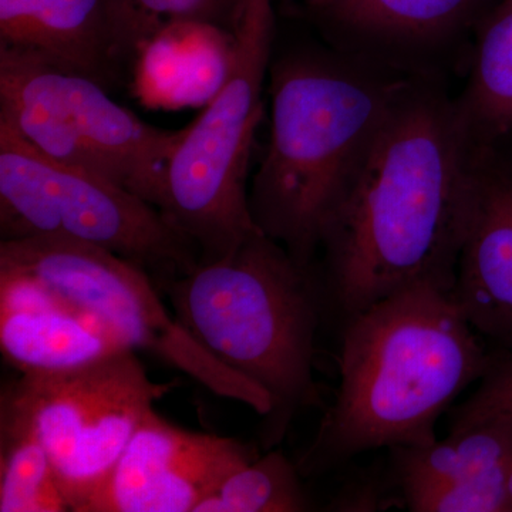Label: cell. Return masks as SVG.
<instances>
[{
	"label": "cell",
	"instance_id": "cell-1",
	"mask_svg": "<svg viewBox=\"0 0 512 512\" xmlns=\"http://www.w3.org/2000/svg\"><path fill=\"white\" fill-rule=\"evenodd\" d=\"M477 141L460 106L404 89L323 238L346 319L400 289H454Z\"/></svg>",
	"mask_w": 512,
	"mask_h": 512
},
{
	"label": "cell",
	"instance_id": "cell-2",
	"mask_svg": "<svg viewBox=\"0 0 512 512\" xmlns=\"http://www.w3.org/2000/svg\"><path fill=\"white\" fill-rule=\"evenodd\" d=\"M454 289L416 284L348 318L340 384L302 476H318L379 448L436 443V423L458 394L480 382L488 350Z\"/></svg>",
	"mask_w": 512,
	"mask_h": 512
},
{
	"label": "cell",
	"instance_id": "cell-3",
	"mask_svg": "<svg viewBox=\"0 0 512 512\" xmlns=\"http://www.w3.org/2000/svg\"><path fill=\"white\" fill-rule=\"evenodd\" d=\"M406 84L326 53L271 66V134L249 191L255 227L313 268L323 238Z\"/></svg>",
	"mask_w": 512,
	"mask_h": 512
},
{
	"label": "cell",
	"instance_id": "cell-4",
	"mask_svg": "<svg viewBox=\"0 0 512 512\" xmlns=\"http://www.w3.org/2000/svg\"><path fill=\"white\" fill-rule=\"evenodd\" d=\"M177 318L205 349L271 396L261 444L272 450L293 419L318 406L315 343L326 288L261 231L234 251L158 282Z\"/></svg>",
	"mask_w": 512,
	"mask_h": 512
},
{
	"label": "cell",
	"instance_id": "cell-5",
	"mask_svg": "<svg viewBox=\"0 0 512 512\" xmlns=\"http://www.w3.org/2000/svg\"><path fill=\"white\" fill-rule=\"evenodd\" d=\"M271 0L239 3L224 79L168 161L160 211L200 254L215 261L259 231L247 188L256 128L264 116L271 64Z\"/></svg>",
	"mask_w": 512,
	"mask_h": 512
},
{
	"label": "cell",
	"instance_id": "cell-6",
	"mask_svg": "<svg viewBox=\"0 0 512 512\" xmlns=\"http://www.w3.org/2000/svg\"><path fill=\"white\" fill-rule=\"evenodd\" d=\"M0 121L60 163L100 175L160 210L185 133L151 126L106 87L35 50L0 46Z\"/></svg>",
	"mask_w": 512,
	"mask_h": 512
},
{
	"label": "cell",
	"instance_id": "cell-7",
	"mask_svg": "<svg viewBox=\"0 0 512 512\" xmlns=\"http://www.w3.org/2000/svg\"><path fill=\"white\" fill-rule=\"evenodd\" d=\"M2 241L70 239L107 249L143 268L154 282L200 264L194 245L150 202L100 175L60 163L0 121Z\"/></svg>",
	"mask_w": 512,
	"mask_h": 512
},
{
	"label": "cell",
	"instance_id": "cell-8",
	"mask_svg": "<svg viewBox=\"0 0 512 512\" xmlns=\"http://www.w3.org/2000/svg\"><path fill=\"white\" fill-rule=\"evenodd\" d=\"M0 268L35 276L96 316L127 349L153 356L211 393L251 407L262 419L271 413V396L205 349L151 275L133 262L83 242L33 237L0 242Z\"/></svg>",
	"mask_w": 512,
	"mask_h": 512
},
{
	"label": "cell",
	"instance_id": "cell-9",
	"mask_svg": "<svg viewBox=\"0 0 512 512\" xmlns=\"http://www.w3.org/2000/svg\"><path fill=\"white\" fill-rule=\"evenodd\" d=\"M10 389L25 404L55 466L70 510L82 512L168 392L133 350L72 372L20 375Z\"/></svg>",
	"mask_w": 512,
	"mask_h": 512
},
{
	"label": "cell",
	"instance_id": "cell-10",
	"mask_svg": "<svg viewBox=\"0 0 512 512\" xmlns=\"http://www.w3.org/2000/svg\"><path fill=\"white\" fill-rule=\"evenodd\" d=\"M258 456L249 444L183 429L153 409L82 512H194Z\"/></svg>",
	"mask_w": 512,
	"mask_h": 512
},
{
	"label": "cell",
	"instance_id": "cell-11",
	"mask_svg": "<svg viewBox=\"0 0 512 512\" xmlns=\"http://www.w3.org/2000/svg\"><path fill=\"white\" fill-rule=\"evenodd\" d=\"M454 295L478 335L512 352V160L478 143Z\"/></svg>",
	"mask_w": 512,
	"mask_h": 512
},
{
	"label": "cell",
	"instance_id": "cell-12",
	"mask_svg": "<svg viewBox=\"0 0 512 512\" xmlns=\"http://www.w3.org/2000/svg\"><path fill=\"white\" fill-rule=\"evenodd\" d=\"M0 350L20 375H55L130 349L35 276L0 268Z\"/></svg>",
	"mask_w": 512,
	"mask_h": 512
},
{
	"label": "cell",
	"instance_id": "cell-13",
	"mask_svg": "<svg viewBox=\"0 0 512 512\" xmlns=\"http://www.w3.org/2000/svg\"><path fill=\"white\" fill-rule=\"evenodd\" d=\"M0 46L35 50L104 87L124 66L116 0H0Z\"/></svg>",
	"mask_w": 512,
	"mask_h": 512
},
{
	"label": "cell",
	"instance_id": "cell-14",
	"mask_svg": "<svg viewBox=\"0 0 512 512\" xmlns=\"http://www.w3.org/2000/svg\"><path fill=\"white\" fill-rule=\"evenodd\" d=\"M52 458L25 404L3 384L0 393V512H66Z\"/></svg>",
	"mask_w": 512,
	"mask_h": 512
},
{
	"label": "cell",
	"instance_id": "cell-15",
	"mask_svg": "<svg viewBox=\"0 0 512 512\" xmlns=\"http://www.w3.org/2000/svg\"><path fill=\"white\" fill-rule=\"evenodd\" d=\"M400 487L504 473L512 461V414H501L424 447L393 448Z\"/></svg>",
	"mask_w": 512,
	"mask_h": 512
},
{
	"label": "cell",
	"instance_id": "cell-16",
	"mask_svg": "<svg viewBox=\"0 0 512 512\" xmlns=\"http://www.w3.org/2000/svg\"><path fill=\"white\" fill-rule=\"evenodd\" d=\"M460 110L477 143L512 133V0H501L481 33Z\"/></svg>",
	"mask_w": 512,
	"mask_h": 512
},
{
	"label": "cell",
	"instance_id": "cell-17",
	"mask_svg": "<svg viewBox=\"0 0 512 512\" xmlns=\"http://www.w3.org/2000/svg\"><path fill=\"white\" fill-rule=\"evenodd\" d=\"M301 476L296 464L272 448L229 474L194 512L309 511Z\"/></svg>",
	"mask_w": 512,
	"mask_h": 512
},
{
	"label": "cell",
	"instance_id": "cell-18",
	"mask_svg": "<svg viewBox=\"0 0 512 512\" xmlns=\"http://www.w3.org/2000/svg\"><path fill=\"white\" fill-rule=\"evenodd\" d=\"M237 0H116L117 46L124 64L177 26H220L238 18Z\"/></svg>",
	"mask_w": 512,
	"mask_h": 512
},
{
	"label": "cell",
	"instance_id": "cell-19",
	"mask_svg": "<svg viewBox=\"0 0 512 512\" xmlns=\"http://www.w3.org/2000/svg\"><path fill=\"white\" fill-rule=\"evenodd\" d=\"M476 0H335L339 22L360 32L400 37L439 33Z\"/></svg>",
	"mask_w": 512,
	"mask_h": 512
},
{
	"label": "cell",
	"instance_id": "cell-20",
	"mask_svg": "<svg viewBox=\"0 0 512 512\" xmlns=\"http://www.w3.org/2000/svg\"><path fill=\"white\" fill-rule=\"evenodd\" d=\"M507 474L402 488L403 497L413 512H512Z\"/></svg>",
	"mask_w": 512,
	"mask_h": 512
},
{
	"label": "cell",
	"instance_id": "cell-21",
	"mask_svg": "<svg viewBox=\"0 0 512 512\" xmlns=\"http://www.w3.org/2000/svg\"><path fill=\"white\" fill-rule=\"evenodd\" d=\"M501 414H512V352L493 346L476 392L451 412L448 434L461 433Z\"/></svg>",
	"mask_w": 512,
	"mask_h": 512
},
{
	"label": "cell",
	"instance_id": "cell-22",
	"mask_svg": "<svg viewBox=\"0 0 512 512\" xmlns=\"http://www.w3.org/2000/svg\"><path fill=\"white\" fill-rule=\"evenodd\" d=\"M507 493H508V498H510L511 505H512V461L510 464V468H508V474H507Z\"/></svg>",
	"mask_w": 512,
	"mask_h": 512
},
{
	"label": "cell",
	"instance_id": "cell-23",
	"mask_svg": "<svg viewBox=\"0 0 512 512\" xmlns=\"http://www.w3.org/2000/svg\"><path fill=\"white\" fill-rule=\"evenodd\" d=\"M315 5H330V3L335 2V0H311Z\"/></svg>",
	"mask_w": 512,
	"mask_h": 512
},
{
	"label": "cell",
	"instance_id": "cell-24",
	"mask_svg": "<svg viewBox=\"0 0 512 512\" xmlns=\"http://www.w3.org/2000/svg\"><path fill=\"white\" fill-rule=\"evenodd\" d=\"M237 2H238V5H239V3L244 2V0H237Z\"/></svg>",
	"mask_w": 512,
	"mask_h": 512
}]
</instances>
